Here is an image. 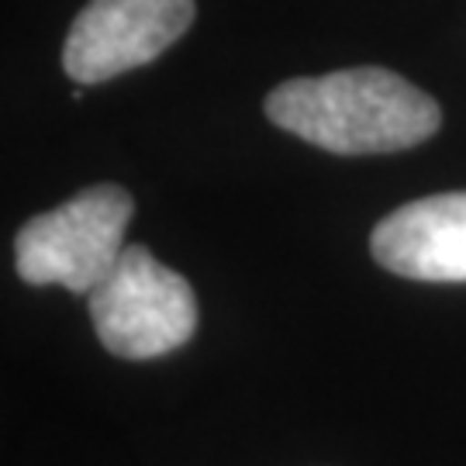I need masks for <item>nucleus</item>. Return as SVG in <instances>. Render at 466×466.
I'll use <instances>...</instances> for the list:
<instances>
[{
	"instance_id": "nucleus-5",
	"label": "nucleus",
	"mask_w": 466,
	"mask_h": 466,
	"mask_svg": "<svg viewBox=\"0 0 466 466\" xmlns=\"http://www.w3.org/2000/svg\"><path fill=\"white\" fill-rule=\"evenodd\" d=\"M383 269L429 283H466V190L404 204L370 238Z\"/></svg>"
},
{
	"instance_id": "nucleus-4",
	"label": "nucleus",
	"mask_w": 466,
	"mask_h": 466,
	"mask_svg": "<svg viewBox=\"0 0 466 466\" xmlns=\"http://www.w3.org/2000/svg\"><path fill=\"white\" fill-rule=\"evenodd\" d=\"M194 0H90L63 46V69L80 86L115 80L159 59L190 28Z\"/></svg>"
},
{
	"instance_id": "nucleus-2",
	"label": "nucleus",
	"mask_w": 466,
	"mask_h": 466,
	"mask_svg": "<svg viewBox=\"0 0 466 466\" xmlns=\"http://www.w3.org/2000/svg\"><path fill=\"white\" fill-rule=\"evenodd\" d=\"M132 211V194L125 187L97 184L35 215L15 238L17 277L35 287L59 283L73 294H90L121 259Z\"/></svg>"
},
{
	"instance_id": "nucleus-3",
	"label": "nucleus",
	"mask_w": 466,
	"mask_h": 466,
	"mask_svg": "<svg viewBox=\"0 0 466 466\" xmlns=\"http://www.w3.org/2000/svg\"><path fill=\"white\" fill-rule=\"evenodd\" d=\"M100 346L125 360H156L198 329L194 287L146 246H125L107 277L86 294Z\"/></svg>"
},
{
	"instance_id": "nucleus-1",
	"label": "nucleus",
	"mask_w": 466,
	"mask_h": 466,
	"mask_svg": "<svg viewBox=\"0 0 466 466\" xmlns=\"http://www.w3.org/2000/svg\"><path fill=\"white\" fill-rule=\"evenodd\" d=\"M267 117L339 156L411 149L442 125V111L425 90L380 66L287 80L267 97Z\"/></svg>"
}]
</instances>
